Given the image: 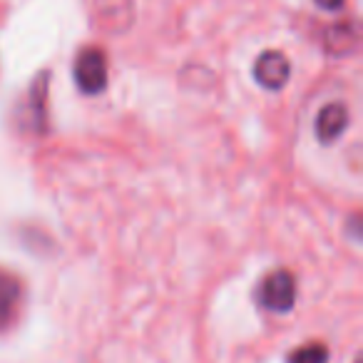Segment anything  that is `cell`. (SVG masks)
I'll return each mask as SVG.
<instances>
[{
  "label": "cell",
  "instance_id": "obj_1",
  "mask_svg": "<svg viewBox=\"0 0 363 363\" xmlns=\"http://www.w3.org/2000/svg\"><path fill=\"white\" fill-rule=\"evenodd\" d=\"M257 301L274 313L291 311L294 301H296V279H294V274L286 272V269H279V272L264 277L257 289Z\"/></svg>",
  "mask_w": 363,
  "mask_h": 363
},
{
  "label": "cell",
  "instance_id": "obj_2",
  "mask_svg": "<svg viewBox=\"0 0 363 363\" xmlns=\"http://www.w3.org/2000/svg\"><path fill=\"white\" fill-rule=\"evenodd\" d=\"M75 82L85 95H100L107 87V60L102 50L85 48L75 60Z\"/></svg>",
  "mask_w": 363,
  "mask_h": 363
},
{
  "label": "cell",
  "instance_id": "obj_3",
  "mask_svg": "<svg viewBox=\"0 0 363 363\" xmlns=\"http://www.w3.org/2000/svg\"><path fill=\"white\" fill-rule=\"evenodd\" d=\"M289 75H291V67H289L286 55L279 50L262 52L254 62V80L267 90H281L289 82Z\"/></svg>",
  "mask_w": 363,
  "mask_h": 363
},
{
  "label": "cell",
  "instance_id": "obj_4",
  "mask_svg": "<svg viewBox=\"0 0 363 363\" xmlns=\"http://www.w3.org/2000/svg\"><path fill=\"white\" fill-rule=\"evenodd\" d=\"M346 125H348L346 105H341V102H331V105H326L316 117V137H318V142H323V145H331V142H336L338 137L343 135Z\"/></svg>",
  "mask_w": 363,
  "mask_h": 363
},
{
  "label": "cell",
  "instance_id": "obj_5",
  "mask_svg": "<svg viewBox=\"0 0 363 363\" xmlns=\"http://www.w3.org/2000/svg\"><path fill=\"white\" fill-rule=\"evenodd\" d=\"M18 306H21V281L13 274L0 272V328L16 318Z\"/></svg>",
  "mask_w": 363,
  "mask_h": 363
},
{
  "label": "cell",
  "instance_id": "obj_6",
  "mask_svg": "<svg viewBox=\"0 0 363 363\" xmlns=\"http://www.w3.org/2000/svg\"><path fill=\"white\" fill-rule=\"evenodd\" d=\"M97 18L110 30H125L132 21V0H97Z\"/></svg>",
  "mask_w": 363,
  "mask_h": 363
},
{
  "label": "cell",
  "instance_id": "obj_7",
  "mask_svg": "<svg viewBox=\"0 0 363 363\" xmlns=\"http://www.w3.org/2000/svg\"><path fill=\"white\" fill-rule=\"evenodd\" d=\"M358 40V30H356V23H338V26L328 28L326 33V50L333 52V55H346L356 48Z\"/></svg>",
  "mask_w": 363,
  "mask_h": 363
},
{
  "label": "cell",
  "instance_id": "obj_8",
  "mask_svg": "<svg viewBox=\"0 0 363 363\" xmlns=\"http://www.w3.org/2000/svg\"><path fill=\"white\" fill-rule=\"evenodd\" d=\"M328 361V348L323 343H306L298 346L296 351L289 353L286 363H326Z\"/></svg>",
  "mask_w": 363,
  "mask_h": 363
},
{
  "label": "cell",
  "instance_id": "obj_9",
  "mask_svg": "<svg viewBox=\"0 0 363 363\" xmlns=\"http://www.w3.org/2000/svg\"><path fill=\"white\" fill-rule=\"evenodd\" d=\"M343 3L346 0H316V6H321L323 11H338V8H343Z\"/></svg>",
  "mask_w": 363,
  "mask_h": 363
}]
</instances>
